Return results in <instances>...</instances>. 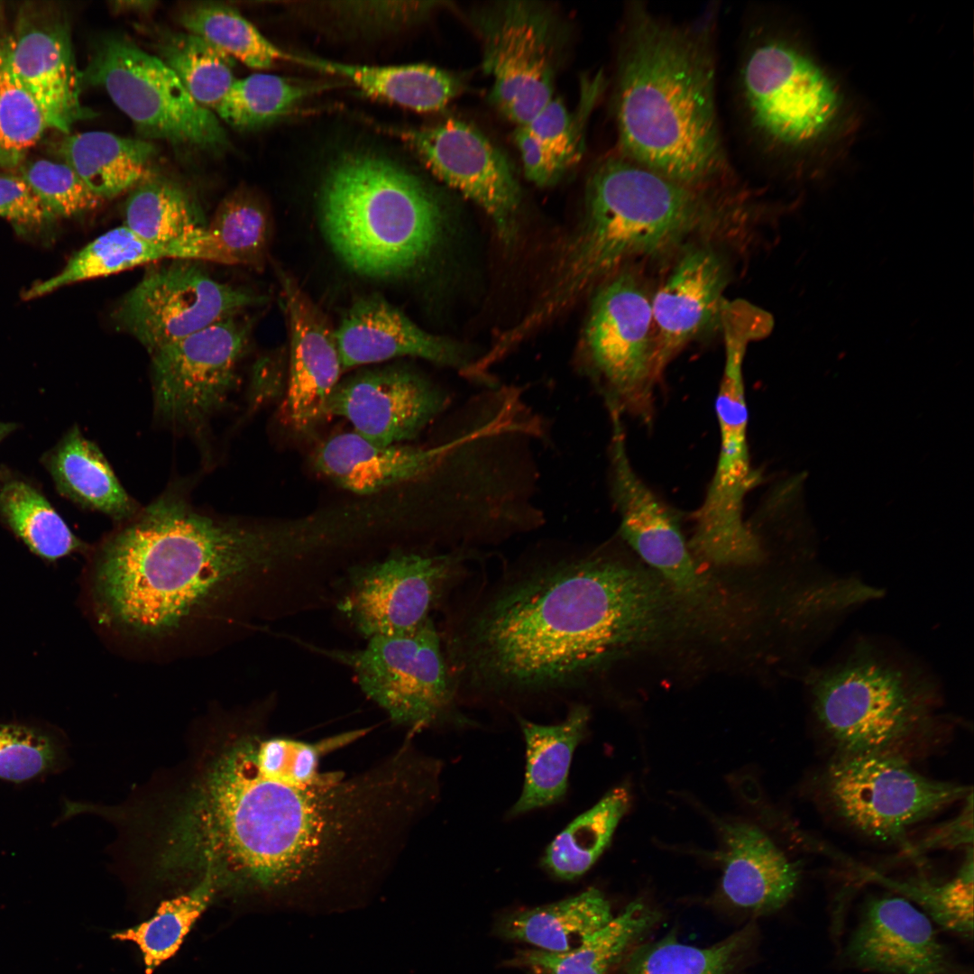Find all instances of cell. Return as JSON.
Instances as JSON below:
<instances>
[{
  "instance_id": "33",
  "label": "cell",
  "mask_w": 974,
  "mask_h": 974,
  "mask_svg": "<svg viewBox=\"0 0 974 974\" xmlns=\"http://www.w3.org/2000/svg\"><path fill=\"white\" fill-rule=\"evenodd\" d=\"M610 903L595 888L553 904L519 912L504 923L505 935L538 950L564 953L612 919Z\"/></svg>"
},
{
  "instance_id": "15",
  "label": "cell",
  "mask_w": 974,
  "mask_h": 974,
  "mask_svg": "<svg viewBox=\"0 0 974 974\" xmlns=\"http://www.w3.org/2000/svg\"><path fill=\"white\" fill-rule=\"evenodd\" d=\"M473 23L492 79L491 102L517 126L528 124L554 97L556 15L541 3L505 1L482 7Z\"/></svg>"
},
{
  "instance_id": "45",
  "label": "cell",
  "mask_w": 974,
  "mask_h": 974,
  "mask_svg": "<svg viewBox=\"0 0 974 974\" xmlns=\"http://www.w3.org/2000/svg\"><path fill=\"white\" fill-rule=\"evenodd\" d=\"M973 849L958 873L944 883L916 878L901 887L940 925L964 938L973 935Z\"/></svg>"
},
{
  "instance_id": "38",
  "label": "cell",
  "mask_w": 974,
  "mask_h": 974,
  "mask_svg": "<svg viewBox=\"0 0 974 974\" xmlns=\"http://www.w3.org/2000/svg\"><path fill=\"white\" fill-rule=\"evenodd\" d=\"M159 51V58L173 70L192 98L216 112L236 79L234 59L188 32L164 35Z\"/></svg>"
},
{
  "instance_id": "14",
  "label": "cell",
  "mask_w": 974,
  "mask_h": 974,
  "mask_svg": "<svg viewBox=\"0 0 974 974\" xmlns=\"http://www.w3.org/2000/svg\"><path fill=\"white\" fill-rule=\"evenodd\" d=\"M743 363L742 354H725L715 401L720 452L704 499L693 514L688 543L703 559L722 566L752 565L763 557L760 543L744 519L746 498L760 476L751 465L748 446Z\"/></svg>"
},
{
  "instance_id": "11",
  "label": "cell",
  "mask_w": 974,
  "mask_h": 974,
  "mask_svg": "<svg viewBox=\"0 0 974 974\" xmlns=\"http://www.w3.org/2000/svg\"><path fill=\"white\" fill-rule=\"evenodd\" d=\"M477 549H397L350 565L336 583L335 606L365 639L410 632L445 606Z\"/></svg>"
},
{
  "instance_id": "20",
  "label": "cell",
  "mask_w": 974,
  "mask_h": 974,
  "mask_svg": "<svg viewBox=\"0 0 974 974\" xmlns=\"http://www.w3.org/2000/svg\"><path fill=\"white\" fill-rule=\"evenodd\" d=\"M450 433L430 446L383 445L354 431L335 434L313 454L315 469L341 488L360 495L416 481L440 479L464 446L470 415L462 406Z\"/></svg>"
},
{
  "instance_id": "17",
  "label": "cell",
  "mask_w": 974,
  "mask_h": 974,
  "mask_svg": "<svg viewBox=\"0 0 974 974\" xmlns=\"http://www.w3.org/2000/svg\"><path fill=\"white\" fill-rule=\"evenodd\" d=\"M261 300L215 279L198 261L175 259L149 269L115 305L112 319L151 354Z\"/></svg>"
},
{
  "instance_id": "9",
  "label": "cell",
  "mask_w": 974,
  "mask_h": 974,
  "mask_svg": "<svg viewBox=\"0 0 974 974\" xmlns=\"http://www.w3.org/2000/svg\"><path fill=\"white\" fill-rule=\"evenodd\" d=\"M594 291L579 368L607 411L649 423L656 366L651 296L632 272L619 271Z\"/></svg>"
},
{
  "instance_id": "36",
  "label": "cell",
  "mask_w": 974,
  "mask_h": 974,
  "mask_svg": "<svg viewBox=\"0 0 974 974\" xmlns=\"http://www.w3.org/2000/svg\"><path fill=\"white\" fill-rule=\"evenodd\" d=\"M629 804L627 786L610 790L556 835L544 853L542 866L564 880L586 873L610 844Z\"/></svg>"
},
{
  "instance_id": "19",
  "label": "cell",
  "mask_w": 974,
  "mask_h": 974,
  "mask_svg": "<svg viewBox=\"0 0 974 974\" xmlns=\"http://www.w3.org/2000/svg\"><path fill=\"white\" fill-rule=\"evenodd\" d=\"M448 392L403 366L361 371L340 381L326 416L348 420L354 432L375 443L400 444L418 437L450 406Z\"/></svg>"
},
{
  "instance_id": "34",
  "label": "cell",
  "mask_w": 974,
  "mask_h": 974,
  "mask_svg": "<svg viewBox=\"0 0 974 974\" xmlns=\"http://www.w3.org/2000/svg\"><path fill=\"white\" fill-rule=\"evenodd\" d=\"M657 918L656 911L633 901L575 949L564 953L535 950L521 960L536 974H609Z\"/></svg>"
},
{
  "instance_id": "31",
  "label": "cell",
  "mask_w": 974,
  "mask_h": 974,
  "mask_svg": "<svg viewBox=\"0 0 974 974\" xmlns=\"http://www.w3.org/2000/svg\"><path fill=\"white\" fill-rule=\"evenodd\" d=\"M59 151L64 162L102 201L149 178L157 152L149 141L103 131L66 134Z\"/></svg>"
},
{
  "instance_id": "50",
  "label": "cell",
  "mask_w": 974,
  "mask_h": 974,
  "mask_svg": "<svg viewBox=\"0 0 974 974\" xmlns=\"http://www.w3.org/2000/svg\"><path fill=\"white\" fill-rule=\"evenodd\" d=\"M963 810L951 822L938 827L933 831L918 848L910 850L921 852L923 850L941 848H955L961 846H972L973 842V801L972 794L969 795Z\"/></svg>"
},
{
  "instance_id": "51",
  "label": "cell",
  "mask_w": 974,
  "mask_h": 974,
  "mask_svg": "<svg viewBox=\"0 0 974 974\" xmlns=\"http://www.w3.org/2000/svg\"><path fill=\"white\" fill-rule=\"evenodd\" d=\"M153 2L149 1H124L115 2V10L117 11H147L152 9Z\"/></svg>"
},
{
  "instance_id": "18",
  "label": "cell",
  "mask_w": 974,
  "mask_h": 974,
  "mask_svg": "<svg viewBox=\"0 0 974 974\" xmlns=\"http://www.w3.org/2000/svg\"><path fill=\"white\" fill-rule=\"evenodd\" d=\"M405 136L425 166L484 210L500 239L510 245L518 233L521 191L506 154L478 129L455 118Z\"/></svg>"
},
{
  "instance_id": "52",
  "label": "cell",
  "mask_w": 974,
  "mask_h": 974,
  "mask_svg": "<svg viewBox=\"0 0 974 974\" xmlns=\"http://www.w3.org/2000/svg\"><path fill=\"white\" fill-rule=\"evenodd\" d=\"M18 427V425L13 422H2L0 421V442L14 432Z\"/></svg>"
},
{
  "instance_id": "43",
  "label": "cell",
  "mask_w": 974,
  "mask_h": 974,
  "mask_svg": "<svg viewBox=\"0 0 974 974\" xmlns=\"http://www.w3.org/2000/svg\"><path fill=\"white\" fill-rule=\"evenodd\" d=\"M311 87L280 76L255 73L235 79L216 114L237 129H253L287 114Z\"/></svg>"
},
{
  "instance_id": "25",
  "label": "cell",
  "mask_w": 974,
  "mask_h": 974,
  "mask_svg": "<svg viewBox=\"0 0 974 974\" xmlns=\"http://www.w3.org/2000/svg\"><path fill=\"white\" fill-rule=\"evenodd\" d=\"M335 336L344 370L409 356L463 373L474 361L461 346L423 330L376 295L355 301Z\"/></svg>"
},
{
  "instance_id": "6",
  "label": "cell",
  "mask_w": 974,
  "mask_h": 974,
  "mask_svg": "<svg viewBox=\"0 0 974 974\" xmlns=\"http://www.w3.org/2000/svg\"><path fill=\"white\" fill-rule=\"evenodd\" d=\"M325 237L349 268L396 278L425 263L440 242L444 212L418 176L374 153L349 152L328 169L318 195Z\"/></svg>"
},
{
  "instance_id": "27",
  "label": "cell",
  "mask_w": 974,
  "mask_h": 974,
  "mask_svg": "<svg viewBox=\"0 0 974 974\" xmlns=\"http://www.w3.org/2000/svg\"><path fill=\"white\" fill-rule=\"evenodd\" d=\"M207 223L196 198L163 178L150 176L140 182L124 205V225L141 237L179 250L184 260L226 264Z\"/></svg>"
},
{
  "instance_id": "23",
  "label": "cell",
  "mask_w": 974,
  "mask_h": 974,
  "mask_svg": "<svg viewBox=\"0 0 974 974\" xmlns=\"http://www.w3.org/2000/svg\"><path fill=\"white\" fill-rule=\"evenodd\" d=\"M289 326L285 411L297 433L308 434L326 416V404L344 371L326 318L289 275L280 274Z\"/></svg>"
},
{
  "instance_id": "30",
  "label": "cell",
  "mask_w": 974,
  "mask_h": 974,
  "mask_svg": "<svg viewBox=\"0 0 974 974\" xmlns=\"http://www.w3.org/2000/svg\"><path fill=\"white\" fill-rule=\"evenodd\" d=\"M296 61L344 78L370 97L417 112L446 107L463 87L455 74L427 64L364 66L298 56Z\"/></svg>"
},
{
  "instance_id": "46",
  "label": "cell",
  "mask_w": 974,
  "mask_h": 974,
  "mask_svg": "<svg viewBox=\"0 0 974 974\" xmlns=\"http://www.w3.org/2000/svg\"><path fill=\"white\" fill-rule=\"evenodd\" d=\"M19 172L55 218L85 215L102 202L66 162L24 161Z\"/></svg>"
},
{
  "instance_id": "12",
  "label": "cell",
  "mask_w": 974,
  "mask_h": 974,
  "mask_svg": "<svg viewBox=\"0 0 974 974\" xmlns=\"http://www.w3.org/2000/svg\"><path fill=\"white\" fill-rule=\"evenodd\" d=\"M80 73L82 84L101 87L145 137L207 152L229 145L215 113L198 104L158 56L124 36H101Z\"/></svg>"
},
{
  "instance_id": "29",
  "label": "cell",
  "mask_w": 974,
  "mask_h": 974,
  "mask_svg": "<svg viewBox=\"0 0 974 974\" xmlns=\"http://www.w3.org/2000/svg\"><path fill=\"white\" fill-rule=\"evenodd\" d=\"M526 742V773L521 795L510 811L515 816L554 804L567 789L570 764L585 737L589 708L574 703L559 723L544 725L519 717Z\"/></svg>"
},
{
  "instance_id": "8",
  "label": "cell",
  "mask_w": 974,
  "mask_h": 974,
  "mask_svg": "<svg viewBox=\"0 0 974 974\" xmlns=\"http://www.w3.org/2000/svg\"><path fill=\"white\" fill-rule=\"evenodd\" d=\"M740 79L753 129L773 152L808 175L838 160L859 128L850 95L795 34L775 32L758 39Z\"/></svg>"
},
{
  "instance_id": "2",
  "label": "cell",
  "mask_w": 974,
  "mask_h": 974,
  "mask_svg": "<svg viewBox=\"0 0 974 974\" xmlns=\"http://www.w3.org/2000/svg\"><path fill=\"white\" fill-rule=\"evenodd\" d=\"M439 629L458 702L577 694L635 649L661 642L688 606L608 547H538L446 605Z\"/></svg>"
},
{
  "instance_id": "32",
  "label": "cell",
  "mask_w": 974,
  "mask_h": 974,
  "mask_svg": "<svg viewBox=\"0 0 974 974\" xmlns=\"http://www.w3.org/2000/svg\"><path fill=\"white\" fill-rule=\"evenodd\" d=\"M0 523L34 555L49 562L88 549L41 488L6 466L0 467Z\"/></svg>"
},
{
  "instance_id": "5",
  "label": "cell",
  "mask_w": 974,
  "mask_h": 974,
  "mask_svg": "<svg viewBox=\"0 0 974 974\" xmlns=\"http://www.w3.org/2000/svg\"><path fill=\"white\" fill-rule=\"evenodd\" d=\"M715 188L678 182L621 154L600 161L586 182L580 222L517 331L530 336L628 261L664 255L730 224L740 201Z\"/></svg>"
},
{
  "instance_id": "39",
  "label": "cell",
  "mask_w": 974,
  "mask_h": 974,
  "mask_svg": "<svg viewBox=\"0 0 974 974\" xmlns=\"http://www.w3.org/2000/svg\"><path fill=\"white\" fill-rule=\"evenodd\" d=\"M181 25L234 60L254 69H268L277 61L294 60L275 46L236 9L221 4H199L180 14Z\"/></svg>"
},
{
  "instance_id": "41",
  "label": "cell",
  "mask_w": 974,
  "mask_h": 974,
  "mask_svg": "<svg viewBox=\"0 0 974 974\" xmlns=\"http://www.w3.org/2000/svg\"><path fill=\"white\" fill-rule=\"evenodd\" d=\"M207 232L229 264L259 267L270 240V217L260 198L246 189L227 195L207 223Z\"/></svg>"
},
{
  "instance_id": "1",
  "label": "cell",
  "mask_w": 974,
  "mask_h": 974,
  "mask_svg": "<svg viewBox=\"0 0 974 974\" xmlns=\"http://www.w3.org/2000/svg\"><path fill=\"white\" fill-rule=\"evenodd\" d=\"M367 730L316 741L259 730L213 734L175 805L187 859L218 886L298 892L383 873L433 801L436 775L408 740L358 772L323 765Z\"/></svg>"
},
{
  "instance_id": "26",
  "label": "cell",
  "mask_w": 974,
  "mask_h": 974,
  "mask_svg": "<svg viewBox=\"0 0 974 974\" xmlns=\"http://www.w3.org/2000/svg\"><path fill=\"white\" fill-rule=\"evenodd\" d=\"M722 841L721 889L733 905L755 913L779 909L793 896L801 878L797 862L754 824L717 820Z\"/></svg>"
},
{
  "instance_id": "13",
  "label": "cell",
  "mask_w": 974,
  "mask_h": 974,
  "mask_svg": "<svg viewBox=\"0 0 974 974\" xmlns=\"http://www.w3.org/2000/svg\"><path fill=\"white\" fill-rule=\"evenodd\" d=\"M820 788L841 822L884 842L903 841L916 823L972 794L967 786L925 776L905 759L874 755H834Z\"/></svg>"
},
{
  "instance_id": "16",
  "label": "cell",
  "mask_w": 974,
  "mask_h": 974,
  "mask_svg": "<svg viewBox=\"0 0 974 974\" xmlns=\"http://www.w3.org/2000/svg\"><path fill=\"white\" fill-rule=\"evenodd\" d=\"M249 334L250 324L236 315L152 353L156 419L172 430L203 436L237 384Z\"/></svg>"
},
{
  "instance_id": "48",
  "label": "cell",
  "mask_w": 974,
  "mask_h": 974,
  "mask_svg": "<svg viewBox=\"0 0 974 974\" xmlns=\"http://www.w3.org/2000/svg\"><path fill=\"white\" fill-rule=\"evenodd\" d=\"M0 217L25 232L43 229L55 219L20 175H0Z\"/></svg>"
},
{
  "instance_id": "42",
  "label": "cell",
  "mask_w": 974,
  "mask_h": 974,
  "mask_svg": "<svg viewBox=\"0 0 974 974\" xmlns=\"http://www.w3.org/2000/svg\"><path fill=\"white\" fill-rule=\"evenodd\" d=\"M49 128L30 92L17 76L7 37L0 41V167L14 169Z\"/></svg>"
},
{
  "instance_id": "28",
  "label": "cell",
  "mask_w": 974,
  "mask_h": 974,
  "mask_svg": "<svg viewBox=\"0 0 974 974\" xmlns=\"http://www.w3.org/2000/svg\"><path fill=\"white\" fill-rule=\"evenodd\" d=\"M41 463L57 492L85 510L123 524L142 508L122 486L99 447L77 425L41 455Z\"/></svg>"
},
{
  "instance_id": "22",
  "label": "cell",
  "mask_w": 974,
  "mask_h": 974,
  "mask_svg": "<svg viewBox=\"0 0 974 974\" xmlns=\"http://www.w3.org/2000/svg\"><path fill=\"white\" fill-rule=\"evenodd\" d=\"M721 255L707 244H686L651 296L658 376L690 342L720 326L728 280Z\"/></svg>"
},
{
  "instance_id": "7",
  "label": "cell",
  "mask_w": 974,
  "mask_h": 974,
  "mask_svg": "<svg viewBox=\"0 0 974 974\" xmlns=\"http://www.w3.org/2000/svg\"><path fill=\"white\" fill-rule=\"evenodd\" d=\"M808 690L815 721L835 755L911 761L931 750L948 725L931 679L867 643L813 671Z\"/></svg>"
},
{
  "instance_id": "4",
  "label": "cell",
  "mask_w": 974,
  "mask_h": 974,
  "mask_svg": "<svg viewBox=\"0 0 974 974\" xmlns=\"http://www.w3.org/2000/svg\"><path fill=\"white\" fill-rule=\"evenodd\" d=\"M712 40L707 20L675 24L634 6L617 72L620 154L695 187L716 186L730 171L717 118Z\"/></svg>"
},
{
  "instance_id": "3",
  "label": "cell",
  "mask_w": 974,
  "mask_h": 974,
  "mask_svg": "<svg viewBox=\"0 0 974 974\" xmlns=\"http://www.w3.org/2000/svg\"><path fill=\"white\" fill-rule=\"evenodd\" d=\"M95 549L90 590L99 620L142 637L178 629L249 581H291L303 556L294 532L195 506L170 485Z\"/></svg>"
},
{
  "instance_id": "47",
  "label": "cell",
  "mask_w": 974,
  "mask_h": 974,
  "mask_svg": "<svg viewBox=\"0 0 974 974\" xmlns=\"http://www.w3.org/2000/svg\"><path fill=\"white\" fill-rule=\"evenodd\" d=\"M56 760L57 749L47 735L25 725L0 722L1 779H31L50 769Z\"/></svg>"
},
{
  "instance_id": "44",
  "label": "cell",
  "mask_w": 974,
  "mask_h": 974,
  "mask_svg": "<svg viewBox=\"0 0 974 974\" xmlns=\"http://www.w3.org/2000/svg\"><path fill=\"white\" fill-rule=\"evenodd\" d=\"M603 87V78L600 74L583 86L582 103L576 116L568 112L560 99L553 97L532 120L524 124L549 156L561 177L580 158L584 124Z\"/></svg>"
},
{
  "instance_id": "24",
  "label": "cell",
  "mask_w": 974,
  "mask_h": 974,
  "mask_svg": "<svg viewBox=\"0 0 974 974\" xmlns=\"http://www.w3.org/2000/svg\"><path fill=\"white\" fill-rule=\"evenodd\" d=\"M847 954L882 974H960L926 914L899 896L868 901Z\"/></svg>"
},
{
  "instance_id": "37",
  "label": "cell",
  "mask_w": 974,
  "mask_h": 974,
  "mask_svg": "<svg viewBox=\"0 0 974 974\" xmlns=\"http://www.w3.org/2000/svg\"><path fill=\"white\" fill-rule=\"evenodd\" d=\"M216 892L214 882L203 878L188 891L161 902L149 920L115 933L114 938L136 944L151 974L177 953Z\"/></svg>"
},
{
  "instance_id": "10",
  "label": "cell",
  "mask_w": 974,
  "mask_h": 974,
  "mask_svg": "<svg viewBox=\"0 0 974 974\" xmlns=\"http://www.w3.org/2000/svg\"><path fill=\"white\" fill-rule=\"evenodd\" d=\"M303 646L347 667L362 692L409 733L455 721L457 694L432 618L416 629L367 639L361 648Z\"/></svg>"
},
{
  "instance_id": "40",
  "label": "cell",
  "mask_w": 974,
  "mask_h": 974,
  "mask_svg": "<svg viewBox=\"0 0 974 974\" xmlns=\"http://www.w3.org/2000/svg\"><path fill=\"white\" fill-rule=\"evenodd\" d=\"M749 933L741 930L704 948L680 942L670 934L637 947L620 974H730L743 953Z\"/></svg>"
},
{
  "instance_id": "49",
  "label": "cell",
  "mask_w": 974,
  "mask_h": 974,
  "mask_svg": "<svg viewBox=\"0 0 974 974\" xmlns=\"http://www.w3.org/2000/svg\"><path fill=\"white\" fill-rule=\"evenodd\" d=\"M514 141L520 153L526 178L534 184L546 187L556 183L562 177L538 140L524 126H517Z\"/></svg>"
},
{
  "instance_id": "35",
  "label": "cell",
  "mask_w": 974,
  "mask_h": 974,
  "mask_svg": "<svg viewBox=\"0 0 974 974\" xmlns=\"http://www.w3.org/2000/svg\"><path fill=\"white\" fill-rule=\"evenodd\" d=\"M162 259L184 260L179 250L152 243L125 225L118 226L81 248L58 274L31 287L23 298L35 299L69 284L116 274Z\"/></svg>"
},
{
  "instance_id": "21",
  "label": "cell",
  "mask_w": 974,
  "mask_h": 974,
  "mask_svg": "<svg viewBox=\"0 0 974 974\" xmlns=\"http://www.w3.org/2000/svg\"><path fill=\"white\" fill-rule=\"evenodd\" d=\"M14 69L40 106L49 128L69 134L78 121L94 116L80 100L69 29L58 10L23 6L7 36Z\"/></svg>"
}]
</instances>
